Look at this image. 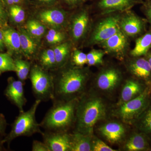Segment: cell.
<instances>
[{
    "label": "cell",
    "mask_w": 151,
    "mask_h": 151,
    "mask_svg": "<svg viewBox=\"0 0 151 151\" xmlns=\"http://www.w3.org/2000/svg\"><path fill=\"white\" fill-rule=\"evenodd\" d=\"M52 76L54 82L52 101L77 99L76 96L84 91L88 79L86 70L77 66L65 68L57 75Z\"/></svg>",
    "instance_id": "1"
},
{
    "label": "cell",
    "mask_w": 151,
    "mask_h": 151,
    "mask_svg": "<svg viewBox=\"0 0 151 151\" xmlns=\"http://www.w3.org/2000/svg\"><path fill=\"white\" fill-rule=\"evenodd\" d=\"M78 99L68 101H53V105L44 117L40 125L45 132H67L73 122Z\"/></svg>",
    "instance_id": "2"
},
{
    "label": "cell",
    "mask_w": 151,
    "mask_h": 151,
    "mask_svg": "<svg viewBox=\"0 0 151 151\" xmlns=\"http://www.w3.org/2000/svg\"><path fill=\"white\" fill-rule=\"evenodd\" d=\"M105 113V105L100 98L84 95L78 100L76 108L75 131L91 136L94 125Z\"/></svg>",
    "instance_id": "3"
},
{
    "label": "cell",
    "mask_w": 151,
    "mask_h": 151,
    "mask_svg": "<svg viewBox=\"0 0 151 151\" xmlns=\"http://www.w3.org/2000/svg\"><path fill=\"white\" fill-rule=\"evenodd\" d=\"M41 102V100L36 99L27 111L20 112L12 125L10 132L3 139L4 143H7L9 147L11 142L19 137H30L37 133L42 134V132L35 116Z\"/></svg>",
    "instance_id": "4"
},
{
    "label": "cell",
    "mask_w": 151,
    "mask_h": 151,
    "mask_svg": "<svg viewBox=\"0 0 151 151\" xmlns=\"http://www.w3.org/2000/svg\"><path fill=\"white\" fill-rule=\"evenodd\" d=\"M33 94L37 100H52L54 97V82L52 74L37 64L33 65L29 73Z\"/></svg>",
    "instance_id": "5"
},
{
    "label": "cell",
    "mask_w": 151,
    "mask_h": 151,
    "mask_svg": "<svg viewBox=\"0 0 151 151\" xmlns=\"http://www.w3.org/2000/svg\"><path fill=\"white\" fill-rule=\"evenodd\" d=\"M36 14V19L46 27L58 30L65 27L67 21V15L64 10L52 6L44 7Z\"/></svg>",
    "instance_id": "6"
},
{
    "label": "cell",
    "mask_w": 151,
    "mask_h": 151,
    "mask_svg": "<svg viewBox=\"0 0 151 151\" xmlns=\"http://www.w3.org/2000/svg\"><path fill=\"white\" fill-rule=\"evenodd\" d=\"M120 18L118 16H111L100 22L92 32L90 42L102 43L121 30Z\"/></svg>",
    "instance_id": "7"
},
{
    "label": "cell",
    "mask_w": 151,
    "mask_h": 151,
    "mask_svg": "<svg viewBox=\"0 0 151 151\" xmlns=\"http://www.w3.org/2000/svg\"><path fill=\"white\" fill-rule=\"evenodd\" d=\"M150 93L147 88L140 94L120 106L119 114L124 122H131L145 108Z\"/></svg>",
    "instance_id": "8"
},
{
    "label": "cell",
    "mask_w": 151,
    "mask_h": 151,
    "mask_svg": "<svg viewBox=\"0 0 151 151\" xmlns=\"http://www.w3.org/2000/svg\"><path fill=\"white\" fill-rule=\"evenodd\" d=\"M7 85L4 94L10 101L18 108L19 112L24 111V107L27 103L25 97L23 82L17 80L14 77L8 78Z\"/></svg>",
    "instance_id": "9"
},
{
    "label": "cell",
    "mask_w": 151,
    "mask_h": 151,
    "mask_svg": "<svg viewBox=\"0 0 151 151\" xmlns=\"http://www.w3.org/2000/svg\"><path fill=\"white\" fill-rule=\"evenodd\" d=\"M41 135L50 151H70V134L45 131Z\"/></svg>",
    "instance_id": "10"
},
{
    "label": "cell",
    "mask_w": 151,
    "mask_h": 151,
    "mask_svg": "<svg viewBox=\"0 0 151 151\" xmlns=\"http://www.w3.org/2000/svg\"><path fill=\"white\" fill-rule=\"evenodd\" d=\"M120 26L124 34L135 37L142 34L146 29V22L137 15L130 13L120 19Z\"/></svg>",
    "instance_id": "11"
},
{
    "label": "cell",
    "mask_w": 151,
    "mask_h": 151,
    "mask_svg": "<svg viewBox=\"0 0 151 151\" xmlns=\"http://www.w3.org/2000/svg\"><path fill=\"white\" fill-rule=\"evenodd\" d=\"M89 24V14L82 10L74 15L70 26V35L72 40L77 42L84 37Z\"/></svg>",
    "instance_id": "12"
},
{
    "label": "cell",
    "mask_w": 151,
    "mask_h": 151,
    "mask_svg": "<svg viewBox=\"0 0 151 151\" xmlns=\"http://www.w3.org/2000/svg\"><path fill=\"white\" fill-rule=\"evenodd\" d=\"M143 3V0H100L98 6L104 13H109L127 10L136 5Z\"/></svg>",
    "instance_id": "13"
},
{
    "label": "cell",
    "mask_w": 151,
    "mask_h": 151,
    "mask_svg": "<svg viewBox=\"0 0 151 151\" xmlns=\"http://www.w3.org/2000/svg\"><path fill=\"white\" fill-rule=\"evenodd\" d=\"M120 79V73L118 70L114 68H108L103 70L98 76L97 86L103 91H111L117 86Z\"/></svg>",
    "instance_id": "14"
},
{
    "label": "cell",
    "mask_w": 151,
    "mask_h": 151,
    "mask_svg": "<svg viewBox=\"0 0 151 151\" xmlns=\"http://www.w3.org/2000/svg\"><path fill=\"white\" fill-rule=\"evenodd\" d=\"M106 51L112 53L123 52L127 45V35L121 30L101 43Z\"/></svg>",
    "instance_id": "15"
},
{
    "label": "cell",
    "mask_w": 151,
    "mask_h": 151,
    "mask_svg": "<svg viewBox=\"0 0 151 151\" xmlns=\"http://www.w3.org/2000/svg\"><path fill=\"white\" fill-rule=\"evenodd\" d=\"M100 133L110 142L115 143L121 140L125 134V129L118 122H110L100 127Z\"/></svg>",
    "instance_id": "16"
},
{
    "label": "cell",
    "mask_w": 151,
    "mask_h": 151,
    "mask_svg": "<svg viewBox=\"0 0 151 151\" xmlns=\"http://www.w3.org/2000/svg\"><path fill=\"white\" fill-rule=\"evenodd\" d=\"M18 32L22 52L26 57L32 58L37 51L38 41L30 35L25 28H20Z\"/></svg>",
    "instance_id": "17"
},
{
    "label": "cell",
    "mask_w": 151,
    "mask_h": 151,
    "mask_svg": "<svg viewBox=\"0 0 151 151\" xmlns=\"http://www.w3.org/2000/svg\"><path fill=\"white\" fill-rule=\"evenodd\" d=\"M2 30L5 45L11 55L22 53L19 32L12 27H6Z\"/></svg>",
    "instance_id": "18"
},
{
    "label": "cell",
    "mask_w": 151,
    "mask_h": 151,
    "mask_svg": "<svg viewBox=\"0 0 151 151\" xmlns=\"http://www.w3.org/2000/svg\"><path fill=\"white\" fill-rule=\"evenodd\" d=\"M70 151H92L91 136L75 131L70 134Z\"/></svg>",
    "instance_id": "19"
},
{
    "label": "cell",
    "mask_w": 151,
    "mask_h": 151,
    "mask_svg": "<svg viewBox=\"0 0 151 151\" xmlns=\"http://www.w3.org/2000/svg\"><path fill=\"white\" fill-rule=\"evenodd\" d=\"M132 74L138 78L147 80L151 76V68L147 60L139 58L133 60L130 65Z\"/></svg>",
    "instance_id": "20"
},
{
    "label": "cell",
    "mask_w": 151,
    "mask_h": 151,
    "mask_svg": "<svg viewBox=\"0 0 151 151\" xmlns=\"http://www.w3.org/2000/svg\"><path fill=\"white\" fill-rule=\"evenodd\" d=\"M140 83L134 80H129L125 83L122 89L119 105L129 101L140 94L144 91Z\"/></svg>",
    "instance_id": "21"
},
{
    "label": "cell",
    "mask_w": 151,
    "mask_h": 151,
    "mask_svg": "<svg viewBox=\"0 0 151 151\" xmlns=\"http://www.w3.org/2000/svg\"><path fill=\"white\" fill-rule=\"evenodd\" d=\"M151 48V28L137 39L134 47L131 52V55L134 57H140L146 55Z\"/></svg>",
    "instance_id": "22"
},
{
    "label": "cell",
    "mask_w": 151,
    "mask_h": 151,
    "mask_svg": "<svg viewBox=\"0 0 151 151\" xmlns=\"http://www.w3.org/2000/svg\"><path fill=\"white\" fill-rule=\"evenodd\" d=\"M70 49V44L68 42H63L57 45L53 49L57 68L63 67L68 59Z\"/></svg>",
    "instance_id": "23"
},
{
    "label": "cell",
    "mask_w": 151,
    "mask_h": 151,
    "mask_svg": "<svg viewBox=\"0 0 151 151\" xmlns=\"http://www.w3.org/2000/svg\"><path fill=\"white\" fill-rule=\"evenodd\" d=\"M46 27L37 19L29 20L25 25V29L28 33L39 41L46 32Z\"/></svg>",
    "instance_id": "24"
},
{
    "label": "cell",
    "mask_w": 151,
    "mask_h": 151,
    "mask_svg": "<svg viewBox=\"0 0 151 151\" xmlns=\"http://www.w3.org/2000/svg\"><path fill=\"white\" fill-rule=\"evenodd\" d=\"M39 61L40 65L45 70H53L57 68L53 49H48L43 50L40 56Z\"/></svg>",
    "instance_id": "25"
},
{
    "label": "cell",
    "mask_w": 151,
    "mask_h": 151,
    "mask_svg": "<svg viewBox=\"0 0 151 151\" xmlns=\"http://www.w3.org/2000/svg\"><path fill=\"white\" fill-rule=\"evenodd\" d=\"M147 146V143L145 137L139 134H136L128 140L125 147L127 151H139L145 150Z\"/></svg>",
    "instance_id": "26"
},
{
    "label": "cell",
    "mask_w": 151,
    "mask_h": 151,
    "mask_svg": "<svg viewBox=\"0 0 151 151\" xmlns=\"http://www.w3.org/2000/svg\"><path fill=\"white\" fill-rule=\"evenodd\" d=\"M14 63L17 76L19 80L24 82L29 74L31 64L29 61L20 58L14 59Z\"/></svg>",
    "instance_id": "27"
},
{
    "label": "cell",
    "mask_w": 151,
    "mask_h": 151,
    "mask_svg": "<svg viewBox=\"0 0 151 151\" xmlns=\"http://www.w3.org/2000/svg\"><path fill=\"white\" fill-rule=\"evenodd\" d=\"M14 60L9 53H0V71L15 72Z\"/></svg>",
    "instance_id": "28"
},
{
    "label": "cell",
    "mask_w": 151,
    "mask_h": 151,
    "mask_svg": "<svg viewBox=\"0 0 151 151\" xmlns=\"http://www.w3.org/2000/svg\"><path fill=\"white\" fill-rule=\"evenodd\" d=\"M9 14L12 21L16 24H21L25 19V12L22 7L19 5L9 6Z\"/></svg>",
    "instance_id": "29"
},
{
    "label": "cell",
    "mask_w": 151,
    "mask_h": 151,
    "mask_svg": "<svg viewBox=\"0 0 151 151\" xmlns=\"http://www.w3.org/2000/svg\"><path fill=\"white\" fill-rule=\"evenodd\" d=\"M65 38V34L60 30L50 29L45 36L47 43L52 45H57L62 43Z\"/></svg>",
    "instance_id": "30"
},
{
    "label": "cell",
    "mask_w": 151,
    "mask_h": 151,
    "mask_svg": "<svg viewBox=\"0 0 151 151\" xmlns=\"http://www.w3.org/2000/svg\"><path fill=\"white\" fill-rule=\"evenodd\" d=\"M104 52L102 50H93L89 52L87 55V63L89 65H95L103 63Z\"/></svg>",
    "instance_id": "31"
},
{
    "label": "cell",
    "mask_w": 151,
    "mask_h": 151,
    "mask_svg": "<svg viewBox=\"0 0 151 151\" xmlns=\"http://www.w3.org/2000/svg\"><path fill=\"white\" fill-rule=\"evenodd\" d=\"M72 61L77 67H81L87 63V55L78 50H75L72 55Z\"/></svg>",
    "instance_id": "32"
},
{
    "label": "cell",
    "mask_w": 151,
    "mask_h": 151,
    "mask_svg": "<svg viewBox=\"0 0 151 151\" xmlns=\"http://www.w3.org/2000/svg\"><path fill=\"white\" fill-rule=\"evenodd\" d=\"M92 151H116L99 139H92Z\"/></svg>",
    "instance_id": "33"
},
{
    "label": "cell",
    "mask_w": 151,
    "mask_h": 151,
    "mask_svg": "<svg viewBox=\"0 0 151 151\" xmlns=\"http://www.w3.org/2000/svg\"><path fill=\"white\" fill-rule=\"evenodd\" d=\"M32 4L40 7L55 6L58 2L59 0H27Z\"/></svg>",
    "instance_id": "34"
},
{
    "label": "cell",
    "mask_w": 151,
    "mask_h": 151,
    "mask_svg": "<svg viewBox=\"0 0 151 151\" xmlns=\"http://www.w3.org/2000/svg\"><path fill=\"white\" fill-rule=\"evenodd\" d=\"M142 127L145 132L151 134V108L146 112L143 117Z\"/></svg>",
    "instance_id": "35"
},
{
    "label": "cell",
    "mask_w": 151,
    "mask_h": 151,
    "mask_svg": "<svg viewBox=\"0 0 151 151\" xmlns=\"http://www.w3.org/2000/svg\"><path fill=\"white\" fill-rule=\"evenodd\" d=\"M8 15L2 0H0V28L6 27Z\"/></svg>",
    "instance_id": "36"
},
{
    "label": "cell",
    "mask_w": 151,
    "mask_h": 151,
    "mask_svg": "<svg viewBox=\"0 0 151 151\" xmlns=\"http://www.w3.org/2000/svg\"><path fill=\"white\" fill-rule=\"evenodd\" d=\"M32 151H50L48 147L44 142L37 140L33 141L32 143Z\"/></svg>",
    "instance_id": "37"
},
{
    "label": "cell",
    "mask_w": 151,
    "mask_h": 151,
    "mask_svg": "<svg viewBox=\"0 0 151 151\" xmlns=\"http://www.w3.org/2000/svg\"><path fill=\"white\" fill-rule=\"evenodd\" d=\"M7 123L4 116L0 113V135L2 137L6 136V130Z\"/></svg>",
    "instance_id": "38"
},
{
    "label": "cell",
    "mask_w": 151,
    "mask_h": 151,
    "mask_svg": "<svg viewBox=\"0 0 151 151\" xmlns=\"http://www.w3.org/2000/svg\"><path fill=\"white\" fill-rule=\"evenodd\" d=\"M144 10L148 21L151 24V0L147 1L144 4Z\"/></svg>",
    "instance_id": "39"
},
{
    "label": "cell",
    "mask_w": 151,
    "mask_h": 151,
    "mask_svg": "<svg viewBox=\"0 0 151 151\" xmlns=\"http://www.w3.org/2000/svg\"><path fill=\"white\" fill-rule=\"evenodd\" d=\"M65 4L70 7H74L81 4L86 0H62Z\"/></svg>",
    "instance_id": "40"
},
{
    "label": "cell",
    "mask_w": 151,
    "mask_h": 151,
    "mask_svg": "<svg viewBox=\"0 0 151 151\" xmlns=\"http://www.w3.org/2000/svg\"><path fill=\"white\" fill-rule=\"evenodd\" d=\"M4 4L10 6L14 5H21L23 4L24 0H2Z\"/></svg>",
    "instance_id": "41"
},
{
    "label": "cell",
    "mask_w": 151,
    "mask_h": 151,
    "mask_svg": "<svg viewBox=\"0 0 151 151\" xmlns=\"http://www.w3.org/2000/svg\"><path fill=\"white\" fill-rule=\"evenodd\" d=\"M4 46L5 44L2 30L0 29V51L3 50Z\"/></svg>",
    "instance_id": "42"
},
{
    "label": "cell",
    "mask_w": 151,
    "mask_h": 151,
    "mask_svg": "<svg viewBox=\"0 0 151 151\" xmlns=\"http://www.w3.org/2000/svg\"><path fill=\"white\" fill-rule=\"evenodd\" d=\"M2 136L0 135V151H5L6 149L4 147V143L3 142V139L1 138Z\"/></svg>",
    "instance_id": "43"
},
{
    "label": "cell",
    "mask_w": 151,
    "mask_h": 151,
    "mask_svg": "<svg viewBox=\"0 0 151 151\" xmlns=\"http://www.w3.org/2000/svg\"><path fill=\"white\" fill-rule=\"evenodd\" d=\"M147 55V60L148 61L149 64H150V66L151 68V52L148 53V52Z\"/></svg>",
    "instance_id": "44"
},
{
    "label": "cell",
    "mask_w": 151,
    "mask_h": 151,
    "mask_svg": "<svg viewBox=\"0 0 151 151\" xmlns=\"http://www.w3.org/2000/svg\"><path fill=\"white\" fill-rule=\"evenodd\" d=\"M1 73H2V72H1V71H0V75H1Z\"/></svg>",
    "instance_id": "45"
}]
</instances>
